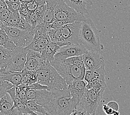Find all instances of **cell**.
<instances>
[{
  "label": "cell",
  "instance_id": "cell-25",
  "mask_svg": "<svg viewBox=\"0 0 130 115\" xmlns=\"http://www.w3.org/2000/svg\"><path fill=\"white\" fill-rule=\"evenodd\" d=\"M107 88L105 80H96L87 83L86 89H93L95 91L100 92L105 91Z\"/></svg>",
  "mask_w": 130,
  "mask_h": 115
},
{
  "label": "cell",
  "instance_id": "cell-4",
  "mask_svg": "<svg viewBox=\"0 0 130 115\" xmlns=\"http://www.w3.org/2000/svg\"><path fill=\"white\" fill-rule=\"evenodd\" d=\"M53 67L66 81L68 85L76 80H84L86 70L70 63L66 59H56L50 62Z\"/></svg>",
  "mask_w": 130,
  "mask_h": 115
},
{
  "label": "cell",
  "instance_id": "cell-43",
  "mask_svg": "<svg viewBox=\"0 0 130 115\" xmlns=\"http://www.w3.org/2000/svg\"><path fill=\"white\" fill-rule=\"evenodd\" d=\"M24 1V2H30L32 1V0H20V1Z\"/></svg>",
  "mask_w": 130,
  "mask_h": 115
},
{
  "label": "cell",
  "instance_id": "cell-27",
  "mask_svg": "<svg viewBox=\"0 0 130 115\" xmlns=\"http://www.w3.org/2000/svg\"><path fill=\"white\" fill-rule=\"evenodd\" d=\"M28 90V89L27 88L26 84L22 83L19 86H16V97L22 101L25 105H26L28 101L27 98V92Z\"/></svg>",
  "mask_w": 130,
  "mask_h": 115
},
{
  "label": "cell",
  "instance_id": "cell-9",
  "mask_svg": "<svg viewBox=\"0 0 130 115\" xmlns=\"http://www.w3.org/2000/svg\"><path fill=\"white\" fill-rule=\"evenodd\" d=\"M28 49L26 48L17 47L12 51L10 61L5 67V69L10 71L21 72L25 69L27 54Z\"/></svg>",
  "mask_w": 130,
  "mask_h": 115
},
{
  "label": "cell",
  "instance_id": "cell-35",
  "mask_svg": "<svg viewBox=\"0 0 130 115\" xmlns=\"http://www.w3.org/2000/svg\"><path fill=\"white\" fill-rule=\"evenodd\" d=\"M103 110L107 115H120V112L118 111H115L112 108L110 107L107 104H104L103 106Z\"/></svg>",
  "mask_w": 130,
  "mask_h": 115
},
{
  "label": "cell",
  "instance_id": "cell-15",
  "mask_svg": "<svg viewBox=\"0 0 130 115\" xmlns=\"http://www.w3.org/2000/svg\"><path fill=\"white\" fill-rule=\"evenodd\" d=\"M87 83L84 80H76L70 84L68 85V89L69 90L71 96L79 105L86 90Z\"/></svg>",
  "mask_w": 130,
  "mask_h": 115
},
{
  "label": "cell",
  "instance_id": "cell-16",
  "mask_svg": "<svg viewBox=\"0 0 130 115\" xmlns=\"http://www.w3.org/2000/svg\"><path fill=\"white\" fill-rule=\"evenodd\" d=\"M69 7L74 9L78 13L87 17L92 7L91 0H63Z\"/></svg>",
  "mask_w": 130,
  "mask_h": 115
},
{
  "label": "cell",
  "instance_id": "cell-3",
  "mask_svg": "<svg viewBox=\"0 0 130 115\" xmlns=\"http://www.w3.org/2000/svg\"><path fill=\"white\" fill-rule=\"evenodd\" d=\"M100 30L97 29L91 18L87 17L82 22L80 29V38L82 44L88 51L100 52L104 46L100 39Z\"/></svg>",
  "mask_w": 130,
  "mask_h": 115
},
{
  "label": "cell",
  "instance_id": "cell-7",
  "mask_svg": "<svg viewBox=\"0 0 130 115\" xmlns=\"http://www.w3.org/2000/svg\"><path fill=\"white\" fill-rule=\"evenodd\" d=\"M48 24L42 22L35 28V34L32 42L26 47L28 49L42 52L48 45L51 40L48 33Z\"/></svg>",
  "mask_w": 130,
  "mask_h": 115
},
{
  "label": "cell",
  "instance_id": "cell-14",
  "mask_svg": "<svg viewBox=\"0 0 130 115\" xmlns=\"http://www.w3.org/2000/svg\"><path fill=\"white\" fill-rule=\"evenodd\" d=\"M46 60L41 58V53L28 49L27 54L25 69L29 70L36 71L44 64Z\"/></svg>",
  "mask_w": 130,
  "mask_h": 115
},
{
  "label": "cell",
  "instance_id": "cell-6",
  "mask_svg": "<svg viewBox=\"0 0 130 115\" xmlns=\"http://www.w3.org/2000/svg\"><path fill=\"white\" fill-rule=\"evenodd\" d=\"M2 28L17 47H27L32 42L35 34V29L28 31L7 26H5Z\"/></svg>",
  "mask_w": 130,
  "mask_h": 115
},
{
  "label": "cell",
  "instance_id": "cell-18",
  "mask_svg": "<svg viewBox=\"0 0 130 115\" xmlns=\"http://www.w3.org/2000/svg\"><path fill=\"white\" fill-rule=\"evenodd\" d=\"M7 81L11 83L14 86H18L22 84L21 72L10 71L6 70L5 68L0 69V81Z\"/></svg>",
  "mask_w": 130,
  "mask_h": 115
},
{
  "label": "cell",
  "instance_id": "cell-12",
  "mask_svg": "<svg viewBox=\"0 0 130 115\" xmlns=\"http://www.w3.org/2000/svg\"><path fill=\"white\" fill-rule=\"evenodd\" d=\"M86 70H95L104 64V57L99 52L88 51L83 55Z\"/></svg>",
  "mask_w": 130,
  "mask_h": 115
},
{
  "label": "cell",
  "instance_id": "cell-20",
  "mask_svg": "<svg viewBox=\"0 0 130 115\" xmlns=\"http://www.w3.org/2000/svg\"><path fill=\"white\" fill-rule=\"evenodd\" d=\"M58 0H47L46 1V10L43 22L47 24L52 23L55 20L54 11Z\"/></svg>",
  "mask_w": 130,
  "mask_h": 115
},
{
  "label": "cell",
  "instance_id": "cell-39",
  "mask_svg": "<svg viewBox=\"0 0 130 115\" xmlns=\"http://www.w3.org/2000/svg\"><path fill=\"white\" fill-rule=\"evenodd\" d=\"M107 105L109 106L110 107L112 108V109L115 111H118L119 110V105L118 103L115 101H111L109 102L107 104Z\"/></svg>",
  "mask_w": 130,
  "mask_h": 115
},
{
  "label": "cell",
  "instance_id": "cell-13",
  "mask_svg": "<svg viewBox=\"0 0 130 115\" xmlns=\"http://www.w3.org/2000/svg\"><path fill=\"white\" fill-rule=\"evenodd\" d=\"M10 27L28 31L33 30V29L29 22L21 16L20 12L13 13L11 12L7 19L4 23V27Z\"/></svg>",
  "mask_w": 130,
  "mask_h": 115
},
{
  "label": "cell",
  "instance_id": "cell-38",
  "mask_svg": "<svg viewBox=\"0 0 130 115\" xmlns=\"http://www.w3.org/2000/svg\"><path fill=\"white\" fill-rule=\"evenodd\" d=\"M64 25H65V24L63 22L58 20H55L52 23L49 24V27L51 28L57 29L61 27Z\"/></svg>",
  "mask_w": 130,
  "mask_h": 115
},
{
  "label": "cell",
  "instance_id": "cell-40",
  "mask_svg": "<svg viewBox=\"0 0 130 115\" xmlns=\"http://www.w3.org/2000/svg\"><path fill=\"white\" fill-rule=\"evenodd\" d=\"M18 112H19L18 111L16 108H14L11 111V112L9 113L8 115H18Z\"/></svg>",
  "mask_w": 130,
  "mask_h": 115
},
{
  "label": "cell",
  "instance_id": "cell-1",
  "mask_svg": "<svg viewBox=\"0 0 130 115\" xmlns=\"http://www.w3.org/2000/svg\"><path fill=\"white\" fill-rule=\"evenodd\" d=\"M27 98L42 105L50 115H69L79 106L68 89L28 90Z\"/></svg>",
  "mask_w": 130,
  "mask_h": 115
},
{
  "label": "cell",
  "instance_id": "cell-28",
  "mask_svg": "<svg viewBox=\"0 0 130 115\" xmlns=\"http://www.w3.org/2000/svg\"><path fill=\"white\" fill-rule=\"evenodd\" d=\"M10 13L8 6L4 0H0V24L3 28L4 23L7 19Z\"/></svg>",
  "mask_w": 130,
  "mask_h": 115
},
{
  "label": "cell",
  "instance_id": "cell-8",
  "mask_svg": "<svg viewBox=\"0 0 130 115\" xmlns=\"http://www.w3.org/2000/svg\"><path fill=\"white\" fill-rule=\"evenodd\" d=\"M103 94L104 92H98L93 89H86L78 107L90 114L95 113L103 97Z\"/></svg>",
  "mask_w": 130,
  "mask_h": 115
},
{
  "label": "cell",
  "instance_id": "cell-44",
  "mask_svg": "<svg viewBox=\"0 0 130 115\" xmlns=\"http://www.w3.org/2000/svg\"><path fill=\"white\" fill-rule=\"evenodd\" d=\"M1 28H2V26H1V24H0V29H1Z\"/></svg>",
  "mask_w": 130,
  "mask_h": 115
},
{
  "label": "cell",
  "instance_id": "cell-36",
  "mask_svg": "<svg viewBox=\"0 0 130 115\" xmlns=\"http://www.w3.org/2000/svg\"><path fill=\"white\" fill-rule=\"evenodd\" d=\"M27 7L29 11L33 13L37 10L38 7V1L37 0H32V1L27 3Z\"/></svg>",
  "mask_w": 130,
  "mask_h": 115
},
{
  "label": "cell",
  "instance_id": "cell-5",
  "mask_svg": "<svg viewBox=\"0 0 130 115\" xmlns=\"http://www.w3.org/2000/svg\"><path fill=\"white\" fill-rule=\"evenodd\" d=\"M54 16L55 20L63 22L65 24L82 22L88 17L69 7L63 0L58 1L54 11Z\"/></svg>",
  "mask_w": 130,
  "mask_h": 115
},
{
  "label": "cell",
  "instance_id": "cell-10",
  "mask_svg": "<svg viewBox=\"0 0 130 115\" xmlns=\"http://www.w3.org/2000/svg\"><path fill=\"white\" fill-rule=\"evenodd\" d=\"M82 22L66 24L59 28L63 42L68 44H82L80 29Z\"/></svg>",
  "mask_w": 130,
  "mask_h": 115
},
{
  "label": "cell",
  "instance_id": "cell-29",
  "mask_svg": "<svg viewBox=\"0 0 130 115\" xmlns=\"http://www.w3.org/2000/svg\"><path fill=\"white\" fill-rule=\"evenodd\" d=\"M13 101V108H16L19 112L23 113H35L33 111L29 109V108L26 106V105L17 97L15 98Z\"/></svg>",
  "mask_w": 130,
  "mask_h": 115
},
{
  "label": "cell",
  "instance_id": "cell-41",
  "mask_svg": "<svg viewBox=\"0 0 130 115\" xmlns=\"http://www.w3.org/2000/svg\"><path fill=\"white\" fill-rule=\"evenodd\" d=\"M18 115H39L36 113H20L18 112Z\"/></svg>",
  "mask_w": 130,
  "mask_h": 115
},
{
  "label": "cell",
  "instance_id": "cell-37",
  "mask_svg": "<svg viewBox=\"0 0 130 115\" xmlns=\"http://www.w3.org/2000/svg\"><path fill=\"white\" fill-rule=\"evenodd\" d=\"M69 115H95V113L90 114L87 111L85 110L82 109V108H80V109H78V108L74 110L73 112Z\"/></svg>",
  "mask_w": 130,
  "mask_h": 115
},
{
  "label": "cell",
  "instance_id": "cell-45",
  "mask_svg": "<svg viewBox=\"0 0 130 115\" xmlns=\"http://www.w3.org/2000/svg\"><path fill=\"white\" fill-rule=\"evenodd\" d=\"M0 69H1V67H0Z\"/></svg>",
  "mask_w": 130,
  "mask_h": 115
},
{
  "label": "cell",
  "instance_id": "cell-32",
  "mask_svg": "<svg viewBox=\"0 0 130 115\" xmlns=\"http://www.w3.org/2000/svg\"><path fill=\"white\" fill-rule=\"evenodd\" d=\"M43 21H44L43 20H42L38 14L35 12H33L30 17L29 23L33 28L35 29L38 24L43 22Z\"/></svg>",
  "mask_w": 130,
  "mask_h": 115
},
{
  "label": "cell",
  "instance_id": "cell-42",
  "mask_svg": "<svg viewBox=\"0 0 130 115\" xmlns=\"http://www.w3.org/2000/svg\"><path fill=\"white\" fill-rule=\"evenodd\" d=\"M4 1H9L11 2H20V0H4Z\"/></svg>",
  "mask_w": 130,
  "mask_h": 115
},
{
  "label": "cell",
  "instance_id": "cell-22",
  "mask_svg": "<svg viewBox=\"0 0 130 115\" xmlns=\"http://www.w3.org/2000/svg\"><path fill=\"white\" fill-rule=\"evenodd\" d=\"M0 45L12 51L16 48V45L3 28L0 29Z\"/></svg>",
  "mask_w": 130,
  "mask_h": 115
},
{
  "label": "cell",
  "instance_id": "cell-24",
  "mask_svg": "<svg viewBox=\"0 0 130 115\" xmlns=\"http://www.w3.org/2000/svg\"><path fill=\"white\" fill-rule=\"evenodd\" d=\"M26 105L29 109L39 115H50L42 105L38 104L35 101L28 100Z\"/></svg>",
  "mask_w": 130,
  "mask_h": 115
},
{
  "label": "cell",
  "instance_id": "cell-23",
  "mask_svg": "<svg viewBox=\"0 0 130 115\" xmlns=\"http://www.w3.org/2000/svg\"><path fill=\"white\" fill-rule=\"evenodd\" d=\"M22 83L29 84L36 83L38 81L36 71L24 69L21 72Z\"/></svg>",
  "mask_w": 130,
  "mask_h": 115
},
{
  "label": "cell",
  "instance_id": "cell-26",
  "mask_svg": "<svg viewBox=\"0 0 130 115\" xmlns=\"http://www.w3.org/2000/svg\"><path fill=\"white\" fill-rule=\"evenodd\" d=\"M12 54V51L5 48L0 45V67L5 68L10 61Z\"/></svg>",
  "mask_w": 130,
  "mask_h": 115
},
{
  "label": "cell",
  "instance_id": "cell-30",
  "mask_svg": "<svg viewBox=\"0 0 130 115\" xmlns=\"http://www.w3.org/2000/svg\"><path fill=\"white\" fill-rule=\"evenodd\" d=\"M20 14L22 17L24 18L29 23L30 17L33 13L29 11L27 7V2L24 1H20Z\"/></svg>",
  "mask_w": 130,
  "mask_h": 115
},
{
  "label": "cell",
  "instance_id": "cell-2",
  "mask_svg": "<svg viewBox=\"0 0 130 115\" xmlns=\"http://www.w3.org/2000/svg\"><path fill=\"white\" fill-rule=\"evenodd\" d=\"M36 73L38 79L37 82L47 86L49 90L68 89L66 81L52 66L50 61L46 60L44 64L36 71Z\"/></svg>",
  "mask_w": 130,
  "mask_h": 115
},
{
  "label": "cell",
  "instance_id": "cell-11",
  "mask_svg": "<svg viewBox=\"0 0 130 115\" xmlns=\"http://www.w3.org/2000/svg\"><path fill=\"white\" fill-rule=\"evenodd\" d=\"M88 51L83 44H70L61 46L54 55L56 59H66L76 56L83 55Z\"/></svg>",
  "mask_w": 130,
  "mask_h": 115
},
{
  "label": "cell",
  "instance_id": "cell-17",
  "mask_svg": "<svg viewBox=\"0 0 130 115\" xmlns=\"http://www.w3.org/2000/svg\"><path fill=\"white\" fill-rule=\"evenodd\" d=\"M68 45L66 43L51 41L46 48L41 52V58L43 60L52 61L54 60V55L61 46Z\"/></svg>",
  "mask_w": 130,
  "mask_h": 115
},
{
  "label": "cell",
  "instance_id": "cell-21",
  "mask_svg": "<svg viewBox=\"0 0 130 115\" xmlns=\"http://www.w3.org/2000/svg\"><path fill=\"white\" fill-rule=\"evenodd\" d=\"M13 101L8 93L0 98V115H8L13 109Z\"/></svg>",
  "mask_w": 130,
  "mask_h": 115
},
{
  "label": "cell",
  "instance_id": "cell-33",
  "mask_svg": "<svg viewBox=\"0 0 130 115\" xmlns=\"http://www.w3.org/2000/svg\"><path fill=\"white\" fill-rule=\"evenodd\" d=\"M27 88L28 90H49V88L47 86L41 84L36 82L34 83L26 84Z\"/></svg>",
  "mask_w": 130,
  "mask_h": 115
},
{
  "label": "cell",
  "instance_id": "cell-31",
  "mask_svg": "<svg viewBox=\"0 0 130 115\" xmlns=\"http://www.w3.org/2000/svg\"><path fill=\"white\" fill-rule=\"evenodd\" d=\"M68 61L72 64L76 65V66L78 67L80 69L86 70L84 64L83 60V55H79V56H76V57H71L67 59Z\"/></svg>",
  "mask_w": 130,
  "mask_h": 115
},
{
  "label": "cell",
  "instance_id": "cell-19",
  "mask_svg": "<svg viewBox=\"0 0 130 115\" xmlns=\"http://www.w3.org/2000/svg\"><path fill=\"white\" fill-rule=\"evenodd\" d=\"M106 71L105 69V64L95 70H86L84 80L88 83L96 80H105Z\"/></svg>",
  "mask_w": 130,
  "mask_h": 115
},
{
  "label": "cell",
  "instance_id": "cell-34",
  "mask_svg": "<svg viewBox=\"0 0 130 115\" xmlns=\"http://www.w3.org/2000/svg\"><path fill=\"white\" fill-rule=\"evenodd\" d=\"M7 4L9 10L11 12L13 13H18L20 11V2H11L9 1H5Z\"/></svg>",
  "mask_w": 130,
  "mask_h": 115
}]
</instances>
